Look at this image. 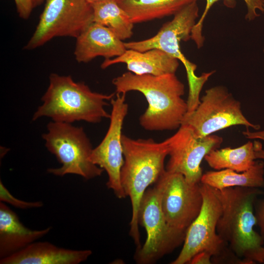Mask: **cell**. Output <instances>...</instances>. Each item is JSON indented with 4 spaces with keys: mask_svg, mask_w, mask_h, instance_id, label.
I'll use <instances>...</instances> for the list:
<instances>
[{
    "mask_svg": "<svg viewBox=\"0 0 264 264\" xmlns=\"http://www.w3.org/2000/svg\"><path fill=\"white\" fill-rule=\"evenodd\" d=\"M115 93L131 91L141 93L148 106L139 118V124L150 131L174 130L181 125L188 111V105L182 96L185 86L175 73L155 76L125 72L112 81Z\"/></svg>",
    "mask_w": 264,
    "mask_h": 264,
    "instance_id": "obj_1",
    "label": "cell"
},
{
    "mask_svg": "<svg viewBox=\"0 0 264 264\" xmlns=\"http://www.w3.org/2000/svg\"><path fill=\"white\" fill-rule=\"evenodd\" d=\"M222 211L217 231L229 248L248 264L264 263V239L254 230L253 207L259 188L233 187L218 190Z\"/></svg>",
    "mask_w": 264,
    "mask_h": 264,
    "instance_id": "obj_2",
    "label": "cell"
},
{
    "mask_svg": "<svg viewBox=\"0 0 264 264\" xmlns=\"http://www.w3.org/2000/svg\"><path fill=\"white\" fill-rule=\"evenodd\" d=\"M124 164L121 181L132 204V216L129 234L136 246L141 247L138 213L144 194L165 172L164 162L169 154V141L157 142L153 139H133L122 135Z\"/></svg>",
    "mask_w": 264,
    "mask_h": 264,
    "instance_id": "obj_3",
    "label": "cell"
},
{
    "mask_svg": "<svg viewBox=\"0 0 264 264\" xmlns=\"http://www.w3.org/2000/svg\"><path fill=\"white\" fill-rule=\"evenodd\" d=\"M49 86L42 96V105L32 120L47 117L53 121L72 123L84 121L98 123L110 114L105 110L115 93L104 94L92 91L83 82H75L70 76L51 73Z\"/></svg>",
    "mask_w": 264,
    "mask_h": 264,
    "instance_id": "obj_4",
    "label": "cell"
},
{
    "mask_svg": "<svg viewBox=\"0 0 264 264\" xmlns=\"http://www.w3.org/2000/svg\"><path fill=\"white\" fill-rule=\"evenodd\" d=\"M203 203L200 211L187 230L182 248L171 264H188L197 253L207 251L213 264H240L241 259L218 234L222 207L217 189L200 183Z\"/></svg>",
    "mask_w": 264,
    "mask_h": 264,
    "instance_id": "obj_5",
    "label": "cell"
},
{
    "mask_svg": "<svg viewBox=\"0 0 264 264\" xmlns=\"http://www.w3.org/2000/svg\"><path fill=\"white\" fill-rule=\"evenodd\" d=\"M42 137L47 150L62 165L48 168V173L58 176L76 175L86 180L102 175L104 170L90 160L93 148L82 127L52 121Z\"/></svg>",
    "mask_w": 264,
    "mask_h": 264,
    "instance_id": "obj_6",
    "label": "cell"
},
{
    "mask_svg": "<svg viewBox=\"0 0 264 264\" xmlns=\"http://www.w3.org/2000/svg\"><path fill=\"white\" fill-rule=\"evenodd\" d=\"M162 189L160 177L154 187L147 189L142 198L138 222L145 229L147 238L134 255L137 264L156 262L184 242L186 233L172 229L167 223L161 206Z\"/></svg>",
    "mask_w": 264,
    "mask_h": 264,
    "instance_id": "obj_7",
    "label": "cell"
},
{
    "mask_svg": "<svg viewBox=\"0 0 264 264\" xmlns=\"http://www.w3.org/2000/svg\"><path fill=\"white\" fill-rule=\"evenodd\" d=\"M197 1L187 5L174 15L173 19L165 23L154 36L140 41L124 42L127 49L145 51L154 48L160 49L176 58L184 65L190 90L202 88L209 78L207 73L198 76L197 66L190 62L182 53L180 43L191 39V34L198 16Z\"/></svg>",
    "mask_w": 264,
    "mask_h": 264,
    "instance_id": "obj_8",
    "label": "cell"
},
{
    "mask_svg": "<svg viewBox=\"0 0 264 264\" xmlns=\"http://www.w3.org/2000/svg\"><path fill=\"white\" fill-rule=\"evenodd\" d=\"M182 124L191 128L198 137L235 125H243L255 130L260 128V125L248 121L242 113L240 102L222 86L206 90L198 105L186 114Z\"/></svg>",
    "mask_w": 264,
    "mask_h": 264,
    "instance_id": "obj_9",
    "label": "cell"
},
{
    "mask_svg": "<svg viewBox=\"0 0 264 264\" xmlns=\"http://www.w3.org/2000/svg\"><path fill=\"white\" fill-rule=\"evenodd\" d=\"M44 0L39 22L25 49L38 48L55 37L76 39L93 22V9L87 0Z\"/></svg>",
    "mask_w": 264,
    "mask_h": 264,
    "instance_id": "obj_10",
    "label": "cell"
},
{
    "mask_svg": "<svg viewBox=\"0 0 264 264\" xmlns=\"http://www.w3.org/2000/svg\"><path fill=\"white\" fill-rule=\"evenodd\" d=\"M125 96V94L116 93L115 97L110 100L112 109L109 127L102 141L93 149L89 157L91 162L106 172L108 176L107 186L118 198L127 197L121 181V171L124 161L122 130L129 110Z\"/></svg>",
    "mask_w": 264,
    "mask_h": 264,
    "instance_id": "obj_11",
    "label": "cell"
},
{
    "mask_svg": "<svg viewBox=\"0 0 264 264\" xmlns=\"http://www.w3.org/2000/svg\"><path fill=\"white\" fill-rule=\"evenodd\" d=\"M168 138L169 159L166 170L182 175L191 184L200 183L203 175L200 167L202 160L223 142L221 137L213 134L198 137L191 128L184 124Z\"/></svg>",
    "mask_w": 264,
    "mask_h": 264,
    "instance_id": "obj_12",
    "label": "cell"
},
{
    "mask_svg": "<svg viewBox=\"0 0 264 264\" xmlns=\"http://www.w3.org/2000/svg\"><path fill=\"white\" fill-rule=\"evenodd\" d=\"M161 177V206L167 223L172 229L186 233L202 207L200 183H190L182 175L166 170Z\"/></svg>",
    "mask_w": 264,
    "mask_h": 264,
    "instance_id": "obj_13",
    "label": "cell"
},
{
    "mask_svg": "<svg viewBox=\"0 0 264 264\" xmlns=\"http://www.w3.org/2000/svg\"><path fill=\"white\" fill-rule=\"evenodd\" d=\"M124 42L108 27L93 22L76 38L74 54L79 63L101 56L111 59L126 50Z\"/></svg>",
    "mask_w": 264,
    "mask_h": 264,
    "instance_id": "obj_14",
    "label": "cell"
},
{
    "mask_svg": "<svg viewBox=\"0 0 264 264\" xmlns=\"http://www.w3.org/2000/svg\"><path fill=\"white\" fill-rule=\"evenodd\" d=\"M91 250H73L48 242H35L0 259V264H79L91 255Z\"/></svg>",
    "mask_w": 264,
    "mask_h": 264,
    "instance_id": "obj_15",
    "label": "cell"
},
{
    "mask_svg": "<svg viewBox=\"0 0 264 264\" xmlns=\"http://www.w3.org/2000/svg\"><path fill=\"white\" fill-rule=\"evenodd\" d=\"M118 63L125 64L129 71L133 74L155 76L176 74L179 65L177 59L159 49L145 51L127 49L118 57L105 59L101 67L105 69Z\"/></svg>",
    "mask_w": 264,
    "mask_h": 264,
    "instance_id": "obj_16",
    "label": "cell"
},
{
    "mask_svg": "<svg viewBox=\"0 0 264 264\" xmlns=\"http://www.w3.org/2000/svg\"><path fill=\"white\" fill-rule=\"evenodd\" d=\"M52 227L32 230L25 226L18 215L0 202V258L14 254L46 235Z\"/></svg>",
    "mask_w": 264,
    "mask_h": 264,
    "instance_id": "obj_17",
    "label": "cell"
},
{
    "mask_svg": "<svg viewBox=\"0 0 264 264\" xmlns=\"http://www.w3.org/2000/svg\"><path fill=\"white\" fill-rule=\"evenodd\" d=\"M200 183L218 190L233 187L262 188L264 187V162L256 159L249 169L242 172L230 169L206 172L203 174Z\"/></svg>",
    "mask_w": 264,
    "mask_h": 264,
    "instance_id": "obj_18",
    "label": "cell"
},
{
    "mask_svg": "<svg viewBox=\"0 0 264 264\" xmlns=\"http://www.w3.org/2000/svg\"><path fill=\"white\" fill-rule=\"evenodd\" d=\"M197 0H116L133 23L174 15Z\"/></svg>",
    "mask_w": 264,
    "mask_h": 264,
    "instance_id": "obj_19",
    "label": "cell"
},
{
    "mask_svg": "<svg viewBox=\"0 0 264 264\" xmlns=\"http://www.w3.org/2000/svg\"><path fill=\"white\" fill-rule=\"evenodd\" d=\"M90 4L93 22L108 27L122 41L132 37L134 23L116 0H104Z\"/></svg>",
    "mask_w": 264,
    "mask_h": 264,
    "instance_id": "obj_20",
    "label": "cell"
},
{
    "mask_svg": "<svg viewBox=\"0 0 264 264\" xmlns=\"http://www.w3.org/2000/svg\"><path fill=\"white\" fill-rule=\"evenodd\" d=\"M204 159L216 170L230 169L242 172L249 169L256 160L254 144L249 141L236 148L217 149L211 151Z\"/></svg>",
    "mask_w": 264,
    "mask_h": 264,
    "instance_id": "obj_21",
    "label": "cell"
},
{
    "mask_svg": "<svg viewBox=\"0 0 264 264\" xmlns=\"http://www.w3.org/2000/svg\"><path fill=\"white\" fill-rule=\"evenodd\" d=\"M220 0H206L204 10L199 20L194 26L191 34V39L195 43L198 48H201L204 44V37L202 35V28L204 21L210 8L213 5ZM231 1L233 0H224ZM247 8V12L245 18L252 21L259 16L256 10H259L264 13V0H243Z\"/></svg>",
    "mask_w": 264,
    "mask_h": 264,
    "instance_id": "obj_22",
    "label": "cell"
},
{
    "mask_svg": "<svg viewBox=\"0 0 264 264\" xmlns=\"http://www.w3.org/2000/svg\"><path fill=\"white\" fill-rule=\"evenodd\" d=\"M0 201L22 209L40 208L44 205L43 202L41 201H26L17 198L4 186L1 180H0Z\"/></svg>",
    "mask_w": 264,
    "mask_h": 264,
    "instance_id": "obj_23",
    "label": "cell"
},
{
    "mask_svg": "<svg viewBox=\"0 0 264 264\" xmlns=\"http://www.w3.org/2000/svg\"><path fill=\"white\" fill-rule=\"evenodd\" d=\"M14 1L20 17L27 19L35 7L33 0H14Z\"/></svg>",
    "mask_w": 264,
    "mask_h": 264,
    "instance_id": "obj_24",
    "label": "cell"
},
{
    "mask_svg": "<svg viewBox=\"0 0 264 264\" xmlns=\"http://www.w3.org/2000/svg\"><path fill=\"white\" fill-rule=\"evenodd\" d=\"M255 215L257 224L260 229V234L264 239V200L260 201L257 205Z\"/></svg>",
    "mask_w": 264,
    "mask_h": 264,
    "instance_id": "obj_25",
    "label": "cell"
},
{
    "mask_svg": "<svg viewBox=\"0 0 264 264\" xmlns=\"http://www.w3.org/2000/svg\"><path fill=\"white\" fill-rule=\"evenodd\" d=\"M189 264H211L212 255L207 251H201L196 254L190 261Z\"/></svg>",
    "mask_w": 264,
    "mask_h": 264,
    "instance_id": "obj_26",
    "label": "cell"
},
{
    "mask_svg": "<svg viewBox=\"0 0 264 264\" xmlns=\"http://www.w3.org/2000/svg\"><path fill=\"white\" fill-rule=\"evenodd\" d=\"M242 134L247 139L253 140H262L264 141V130L251 132L247 128L242 132Z\"/></svg>",
    "mask_w": 264,
    "mask_h": 264,
    "instance_id": "obj_27",
    "label": "cell"
},
{
    "mask_svg": "<svg viewBox=\"0 0 264 264\" xmlns=\"http://www.w3.org/2000/svg\"><path fill=\"white\" fill-rule=\"evenodd\" d=\"M256 159L264 160V150L262 148V143L258 140L253 142Z\"/></svg>",
    "mask_w": 264,
    "mask_h": 264,
    "instance_id": "obj_28",
    "label": "cell"
},
{
    "mask_svg": "<svg viewBox=\"0 0 264 264\" xmlns=\"http://www.w3.org/2000/svg\"><path fill=\"white\" fill-rule=\"evenodd\" d=\"M44 0H33L34 6H37L41 4Z\"/></svg>",
    "mask_w": 264,
    "mask_h": 264,
    "instance_id": "obj_29",
    "label": "cell"
},
{
    "mask_svg": "<svg viewBox=\"0 0 264 264\" xmlns=\"http://www.w3.org/2000/svg\"><path fill=\"white\" fill-rule=\"evenodd\" d=\"M88 2H89L90 3H91L94 2L98 1H101V0H87Z\"/></svg>",
    "mask_w": 264,
    "mask_h": 264,
    "instance_id": "obj_30",
    "label": "cell"
},
{
    "mask_svg": "<svg viewBox=\"0 0 264 264\" xmlns=\"http://www.w3.org/2000/svg\"></svg>",
    "mask_w": 264,
    "mask_h": 264,
    "instance_id": "obj_31",
    "label": "cell"
}]
</instances>
